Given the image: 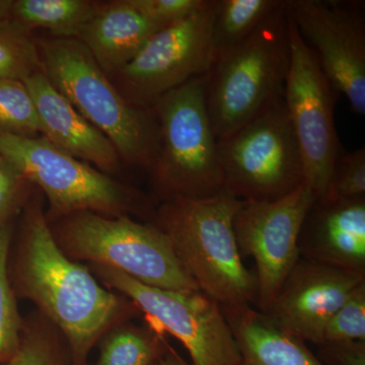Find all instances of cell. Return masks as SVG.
Masks as SVG:
<instances>
[{"mask_svg": "<svg viewBox=\"0 0 365 365\" xmlns=\"http://www.w3.org/2000/svg\"><path fill=\"white\" fill-rule=\"evenodd\" d=\"M14 0H0V23L13 19Z\"/></svg>", "mask_w": 365, "mask_h": 365, "instance_id": "cell-31", "label": "cell"}, {"mask_svg": "<svg viewBox=\"0 0 365 365\" xmlns=\"http://www.w3.org/2000/svg\"><path fill=\"white\" fill-rule=\"evenodd\" d=\"M205 76H197L163 96L153 107L158 145L150 174L163 202L207 198L223 191L217 139L205 100Z\"/></svg>", "mask_w": 365, "mask_h": 365, "instance_id": "cell-6", "label": "cell"}, {"mask_svg": "<svg viewBox=\"0 0 365 365\" xmlns=\"http://www.w3.org/2000/svg\"><path fill=\"white\" fill-rule=\"evenodd\" d=\"M0 155L45 194L49 202L47 218L55 220L78 211L108 216H155L140 192L71 157L44 136L0 131Z\"/></svg>", "mask_w": 365, "mask_h": 365, "instance_id": "cell-7", "label": "cell"}, {"mask_svg": "<svg viewBox=\"0 0 365 365\" xmlns=\"http://www.w3.org/2000/svg\"><path fill=\"white\" fill-rule=\"evenodd\" d=\"M32 186L13 163L0 155V227L11 222V218L25 207L32 196Z\"/></svg>", "mask_w": 365, "mask_h": 365, "instance_id": "cell-28", "label": "cell"}, {"mask_svg": "<svg viewBox=\"0 0 365 365\" xmlns=\"http://www.w3.org/2000/svg\"></svg>", "mask_w": 365, "mask_h": 365, "instance_id": "cell-33", "label": "cell"}, {"mask_svg": "<svg viewBox=\"0 0 365 365\" xmlns=\"http://www.w3.org/2000/svg\"><path fill=\"white\" fill-rule=\"evenodd\" d=\"M289 63L284 0L246 39L216 56L206 74V107L216 139L234 133L283 97Z\"/></svg>", "mask_w": 365, "mask_h": 365, "instance_id": "cell-4", "label": "cell"}, {"mask_svg": "<svg viewBox=\"0 0 365 365\" xmlns=\"http://www.w3.org/2000/svg\"><path fill=\"white\" fill-rule=\"evenodd\" d=\"M365 196V148L341 150L334 162L323 199L341 200ZM319 198V199H322Z\"/></svg>", "mask_w": 365, "mask_h": 365, "instance_id": "cell-25", "label": "cell"}, {"mask_svg": "<svg viewBox=\"0 0 365 365\" xmlns=\"http://www.w3.org/2000/svg\"><path fill=\"white\" fill-rule=\"evenodd\" d=\"M316 196L306 184L275 201H245L234 220L242 259L253 258L258 282V311L271 304L283 281L300 259L299 239Z\"/></svg>", "mask_w": 365, "mask_h": 365, "instance_id": "cell-13", "label": "cell"}, {"mask_svg": "<svg viewBox=\"0 0 365 365\" xmlns=\"http://www.w3.org/2000/svg\"><path fill=\"white\" fill-rule=\"evenodd\" d=\"M213 0L188 18L158 31L138 54L110 79L125 100L153 109L169 91L205 76L215 60L211 42Z\"/></svg>", "mask_w": 365, "mask_h": 365, "instance_id": "cell-11", "label": "cell"}, {"mask_svg": "<svg viewBox=\"0 0 365 365\" xmlns=\"http://www.w3.org/2000/svg\"><path fill=\"white\" fill-rule=\"evenodd\" d=\"M153 365H188L186 362L178 356L176 353H170V354H163Z\"/></svg>", "mask_w": 365, "mask_h": 365, "instance_id": "cell-32", "label": "cell"}, {"mask_svg": "<svg viewBox=\"0 0 365 365\" xmlns=\"http://www.w3.org/2000/svg\"><path fill=\"white\" fill-rule=\"evenodd\" d=\"M160 29L163 26L137 11L129 0H114L103 4L78 39L110 78L124 68Z\"/></svg>", "mask_w": 365, "mask_h": 365, "instance_id": "cell-17", "label": "cell"}, {"mask_svg": "<svg viewBox=\"0 0 365 365\" xmlns=\"http://www.w3.org/2000/svg\"><path fill=\"white\" fill-rule=\"evenodd\" d=\"M346 341H365V281L353 290L326 327L323 343Z\"/></svg>", "mask_w": 365, "mask_h": 365, "instance_id": "cell-26", "label": "cell"}, {"mask_svg": "<svg viewBox=\"0 0 365 365\" xmlns=\"http://www.w3.org/2000/svg\"><path fill=\"white\" fill-rule=\"evenodd\" d=\"M288 18L351 111L365 116V21L362 6L340 0H285Z\"/></svg>", "mask_w": 365, "mask_h": 365, "instance_id": "cell-12", "label": "cell"}, {"mask_svg": "<svg viewBox=\"0 0 365 365\" xmlns=\"http://www.w3.org/2000/svg\"><path fill=\"white\" fill-rule=\"evenodd\" d=\"M365 274L300 258L265 311L276 324L304 342H324L329 321Z\"/></svg>", "mask_w": 365, "mask_h": 365, "instance_id": "cell-14", "label": "cell"}, {"mask_svg": "<svg viewBox=\"0 0 365 365\" xmlns=\"http://www.w3.org/2000/svg\"><path fill=\"white\" fill-rule=\"evenodd\" d=\"M49 223L55 241L71 260L90 262L120 271L148 287L172 292H197L170 240L157 225L78 211Z\"/></svg>", "mask_w": 365, "mask_h": 365, "instance_id": "cell-5", "label": "cell"}, {"mask_svg": "<svg viewBox=\"0 0 365 365\" xmlns=\"http://www.w3.org/2000/svg\"><path fill=\"white\" fill-rule=\"evenodd\" d=\"M300 258L365 274V196L316 199L299 239Z\"/></svg>", "mask_w": 365, "mask_h": 365, "instance_id": "cell-15", "label": "cell"}, {"mask_svg": "<svg viewBox=\"0 0 365 365\" xmlns=\"http://www.w3.org/2000/svg\"><path fill=\"white\" fill-rule=\"evenodd\" d=\"M241 365H324L307 343L251 306L222 307Z\"/></svg>", "mask_w": 365, "mask_h": 365, "instance_id": "cell-18", "label": "cell"}, {"mask_svg": "<svg viewBox=\"0 0 365 365\" xmlns=\"http://www.w3.org/2000/svg\"><path fill=\"white\" fill-rule=\"evenodd\" d=\"M137 11L160 26L188 18L206 4V0H129Z\"/></svg>", "mask_w": 365, "mask_h": 365, "instance_id": "cell-29", "label": "cell"}, {"mask_svg": "<svg viewBox=\"0 0 365 365\" xmlns=\"http://www.w3.org/2000/svg\"><path fill=\"white\" fill-rule=\"evenodd\" d=\"M42 71L79 114L104 133L122 162L150 172L158 145L153 109L130 104L74 38L37 39Z\"/></svg>", "mask_w": 365, "mask_h": 365, "instance_id": "cell-3", "label": "cell"}, {"mask_svg": "<svg viewBox=\"0 0 365 365\" xmlns=\"http://www.w3.org/2000/svg\"><path fill=\"white\" fill-rule=\"evenodd\" d=\"M11 237V222L0 227V362H7L14 356L20 347L23 332L7 269Z\"/></svg>", "mask_w": 365, "mask_h": 365, "instance_id": "cell-23", "label": "cell"}, {"mask_svg": "<svg viewBox=\"0 0 365 365\" xmlns=\"http://www.w3.org/2000/svg\"><path fill=\"white\" fill-rule=\"evenodd\" d=\"M42 71L37 39L14 21L0 23V78L24 81Z\"/></svg>", "mask_w": 365, "mask_h": 365, "instance_id": "cell-22", "label": "cell"}, {"mask_svg": "<svg viewBox=\"0 0 365 365\" xmlns=\"http://www.w3.org/2000/svg\"><path fill=\"white\" fill-rule=\"evenodd\" d=\"M0 131L19 136L41 135L39 115L24 81L0 78Z\"/></svg>", "mask_w": 365, "mask_h": 365, "instance_id": "cell-24", "label": "cell"}, {"mask_svg": "<svg viewBox=\"0 0 365 365\" xmlns=\"http://www.w3.org/2000/svg\"><path fill=\"white\" fill-rule=\"evenodd\" d=\"M91 272L131 300L160 329L177 338L193 365H241V353L222 307L197 292H172L141 284L115 269L90 264Z\"/></svg>", "mask_w": 365, "mask_h": 365, "instance_id": "cell-9", "label": "cell"}, {"mask_svg": "<svg viewBox=\"0 0 365 365\" xmlns=\"http://www.w3.org/2000/svg\"><path fill=\"white\" fill-rule=\"evenodd\" d=\"M223 191L242 201H275L304 184V165L284 98L217 139Z\"/></svg>", "mask_w": 365, "mask_h": 365, "instance_id": "cell-8", "label": "cell"}, {"mask_svg": "<svg viewBox=\"0 0 365 365\" xmlns=\"http://www.w3.org/2000/svg\"><path fill=\"white\" fill-rule=\"evenodd\" d=\"M318 347L317 357L324 365H365V341L325 342Z\"/></svg>", "mask_w": 365, "mask_h": 365, "instance_id": "cell-30", "label": "cell"}, {"mask_svg": "<svg viewBox=\"0 0 365 365\" xmlns=\"http://www.w3.org/2000/svg\"><path fill=\"white\" fill-rule=\"evenodd\" d=\"M283 2L284 0H213L211 42L215 59L246 39Z\"/></svg>", "mask_w": 365, "mask_h": 365, "instance_id": "cell-20", "label": "cell"}, {"mask_svg": "<svg viewBox=\"0 0 365 365\" xmlns=\"http://www.w3.org/2000/svg\"><path fill=\"white\" fill-rule=\"evenodd\" d=\"M41 122V135L81 162L95 165L104 174L121 169L123 162L110 139L96 128L62 96L44 72L24 81Z\"/></svg>", "mask_w": 365, "mask_h": 365, "instance_id": "cell-16", "label": "cell"}, {"mask_svg": "<svg viewBox=\"0 0 365 365\" xmlns=\"http://www.w3.org/2000/svg\"><path fill=\"white\" fill-rule=\"evenodd\" d=\"M104 2L91 0H16L13 20L29 31L47 30L54 38H74Z\"/></svg>", "mask_w": 365, "mask_h": 365, "instance_id": "cell-19", "label": "cell"}, {"mask_svg": "<svg viewBox=\"0 0 365 365\" xmlns=\"http://www.w3.org/2000/svg\"><path fill=\"white\" fill-rule=\"evenodd\" d=\"M287 23L290 63L283 98L302 155L304 182L319 199L341 151L334 119L339 93L288 16Z\"/></svg>", "mask_w": 365, "mask_h": 365, "instance_id": "cell-10", "label": "cell"}, {"mask_svg": "<svg viewBox=\"0 0 365 365\" xmlns=\"http://www.w3.org/2000/svg\"><path fill=\"white\" fill-rule=\"evenodd\" d=\"M14 277L21 294L63 334L76 365L83 364L100 338L139 309L102 287L90 269L61 251L42 197L35 192L25 206Z\"/></svg>", "mask_w": 365, "mask_h": 365, "instance_id": "cell-1", "label": "cell"}, {"mask_svg": "<svg viewBox=\"0 0 365 365\" xmlns=\"http://www.w3.org/2000/svg\"><path fill=\"white\" fill-rule=\"evenodd\" d=\"M21 334L20 347L6 365H62L57 340L40 324Z\"/></svg>", "mask_w": 365, "mask_h": 365, "instance_id": "cell-27", "label": "cell"}, {"mask_svg": "<svg viewBox=\"0 0 365 365\" xmlns=\"http://www.w3.org/2000/svg\"><path fill=\"white\" fill-rule=\"evenodd\" d=\"M245 201L222 191L207 198L165 201L153 216L199 290L220 307L256 304V274L245 266L234 220Z\"/></svg>", "mask_w": 365, "mask_h": 365, "instance_id": "cell-2", "label": "cell"}, {"mask_svg": "<svg viewBox=\"0 0 365 365\" xmlns=\"http://www.w3.org/2000/svg\"><path fill=\"white\" fill-rule=\"evenodd\" d=\"M165 352L158 334L120 324L106 334L98 365H153Z\"/></svg>", "mask_w": 365, "mask_h": 365, "instance_id": "cell-21", "label": "cell"}]
</instances>
